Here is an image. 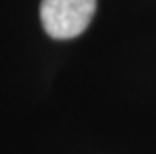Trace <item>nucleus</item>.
Masks as SVG:
<instances>
[{
  "mask_svg": "<svg viewBox=\"0 0 156 154\" xmlns=\"http://www.w3.org/2000/svg\"><path fill=\"white\" fill-rule=\"evenodd\" d=\"M96 10V0H42L40 20L48 36L58 40L80 36Z\"/></svg>",
  "mask_w": 156,
  "mask_h": 154,
  "instance_id": "obj_1",
  "label": "nucleus"
}]
</instances>
